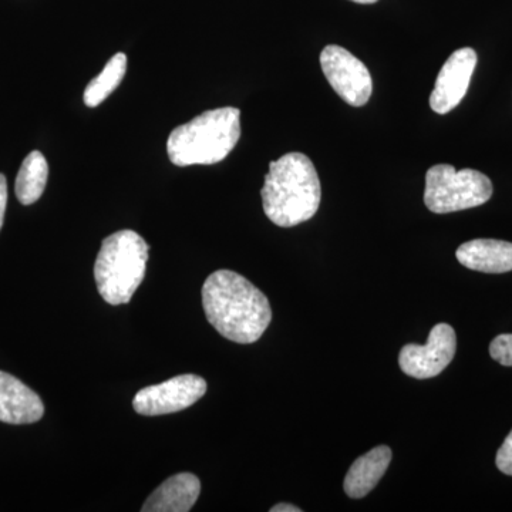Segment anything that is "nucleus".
Wrapping results in <instances>:
<instances>
[{"mask_svg":"<svg viewBox=\"0 0 512 512\" xmlns=\"http://www.w3.org/2000/svg\"><path fill=\"white\" fill-rule=\"evenodd\" d=\"M202 308L218 333L241 345L261 339L272 320L265 293L228 269L208 276L202 286Z\"/></svg>","mask_w":512,"mask_h":512,"instance_id":"nucleus-1","label":"nucleus"},{"mask_svg":"<svg viewBox=\"0 0 512 512\" xmlns=\"http://www.w3.org/2000/svg\"><path fill=\"white\" fill-rule=\"evenodd\" d=\"M266 217L275 225L291 228L315 217L322 188L311 158L289 153L269 164L261 191Z\"/></svg>","mask_w":512,"mask_h":512,"instance_id":"nucleus-2","label":"nucleus"},{"mask_svg":"<svg viewBox=\"0 0 512 512\" xmlns=\"http://www.w3.org/2000/svg\"><path fill=\"white\" fill-rule=\"evenodd\" d=\"M241 137V111L222 107L205 111L190 123L174 128L167 153L177 167L212 165L229 156Z\"/></svg>","mask_w":512,"mask_h":512,"instance_id":"nucleus-3","label":"nucleus"},{"mask_svg":"<svg viewBox=\"0 0 512 512\" xmlns=\"http://www.w3.org/2000/svg\"><path fill=\"white\" fill-rule=\"evenodd\" d=\"M148 249L144 238L131 229L104 239L94 264V279L104 301L114 306L131 301L146 276Z\"/></svg>","mask_w":512,"mask_h":512,"instance_id":"nucleus-4","label":"nucleus"},{"mask_svg":"<svg viewBox=\"0 0 512 512\" xmlns=\"http://www.w3.org/2000/svg\"><path fill=\"white\" fill-rule=\"evenodd\" d=\"M493 197V183L480 171L433 165L426 174L424 204L434 214H450L480 207Z\"/></svg>","mask_w":512,"mask_h":512,"instance_id":"nucleus-5","label":"nucleus"},{"mask_svg":"<svg viewBox=\"0 0 512 512\" xmlns=\"http://www.w3.org/2000/svg\"><path fill=\"white\" fill-rule=\"evenodd\" d=\"M322 72L340 99L353 107L365 106L373 93L372 76L362 60L348 50L329 45L320 55Z\"/></svg>","mask_w":512,"mask_h":512,"instance_id":"nucleus-6","label":"nucleus"},{"mask_svg":"<svg viewBox=\"0 0 512 512\" xmlns=\"http://www.w3.org/2000/svg\"><path fill=\"white\" fill-rule=\"evenodd\" d=\"M207 382L197 375H180L154 386L144 387L133 400L141 416H163L181 412L204 397Z\"/></svg>","mask_w":512,"mask_h":512,"instance_id":"nucleus-7","label":"nucleus"},{"mask_svg":"<svg viewBox=\"0 0 512 512\" xmlns=\"http://www.w3.org/2000/svg\"><path fill=\"white\" fill-rule=\"evenodd\" d=\"M456 330L447 323L431 329L426 345L404 346L399 355V365L407 376L426 380L439 376L456 356Z\"/></svg>","mask_w":512,"mask_h":512,"instance_id":"nucleus-8","label":"nucleus"},{"mask_svg":"<svg viewBox=\"0 0 512 512\" xmlns=\"http://www.w3.org/2000/svg\"><path fill=\"white\" fill-rule=\"evenodd\" d=\"M476 66L477 53L471 47L458 49L448 57L431 92L430 107L434 113L447 114L456 109L466 96Z\"/></svg>","mask_w":512,"mask_h":512,"instance_id":"nucleus-9","label":"nucleus"},{"mask_svg":"<svg viewBox=\"0 0 512 512\" xmlns=\"http://www.w3.org/2000/svg\"><path fill=\"white\" fill-rule=\"evenodd\" d=\"M45 404L25 383L9 373L0 372V421L8 424H32L42 419Z\"/></svg>","mask_w":512,"mask_h":512,"instance_id":"nucleus-10","label":"nucleus"},{"mask_svg":"<svg viewBox=\"0 0 512 512\" xmlns=\"http://www.w3.org/2000/svg\"><path fill=\"white\" fill-rule=\"evenodd\" d=\"M458 262L471 271L505 274L512 271V244L498 239H473L457 249Z\"/></svg>","mask_w":512,"mask_h":512,"instance_id":"nucleus-11","label":"nucleus"},{"mask_svg":"<svg viewBox=\"0 0 512 512\" xmlns=\"http://www.w3.org/2000/svg\"><path fill=\"white\" fill-rule=\"evenodd\" d=\"M201 493L200 478L191 473H180L165 480L147 498L143 512H188Z\"/></svg>","mask_w":512,"mask_h":512,"instance_id":"nucleus-12","label":"nucleus"},{"mask_svg":"<svg viewBox=\"0 0 512 512\" xmlns=\"http://www.w3.org/2000/svg\"><path fill=\"white\" fill-rule=\"evenodd\" d=\"M392 461V450L379 446L370 450L365 456L357 458L345 477V493L350 498L366 497L382 480Z\"/></svg>","mask_w":512,"mask_h":512,"instance_id":"nucleus-13","label":"nucleus"},{"mask_svg":"<svg viewBox=\"0 0 512 512\" xmlns=\"http://www.w3.org/2000/svg\"><path fill=\"white\" fill-rule=\"evenodd\" d=\"M49 165L40 151H32L20 167L16 178V197L22 205L35 204L45 192Z\"/></svg>","mask_w":512,"mask_h":512,"instance_id":"nucleus-14","label":"nucleus"},{"mask_svg":"<svg viewBox=\"0 0 512 512\" xmlns=\"http://www.w3.org/2000/svg\"><path fill=\"white\" fill-rule=\"evenodd\" d=\"M126 70L127 56L124 53H117V55L111 57L104 66L103 72L87 84L83 96L84 104L87 107L100 106L123 82Z\"/></svg>","mask_w":512,"mask_h":512,"instance_id":"nucleus-15","label":"nucleus"},{"mask_svg":"<svg viewBox=\"0 0 512 512\" xmlns=\"http://www.w3.org/2000/svg\"><path fill=\"white\" fill-rule=\"evenodd\" d=\"M490 355L500 365L512 367V335L497 336L491 342Z\"/></svg>","mask_w":512,"mask_h":512,"instance_id":"nucleus-16","label":"nucleus"},{"mask_svg":"<svg viewBox=\"0 0 512 512\" xmlns=\"http://www.w3.org/2000/svg\"><path fill=\"white\" fill-rule=\"evenodd\" d=\"M495 463H497L498 470L501 473L512 476V430L505 439L503 446L498 450Z\"/></svg>","mask_w":512,"mask_h":512,"instance_id":"nucleus-17","label":"nucleus"},{"mask_svg":"<svg viewBox=\"0 0 512 512\" xmlns=\"http://www.w3.org/2000/svg\"><path fill=\"white\" fill-rule=\"evenodd\" d=\"M6 205H8V183L5 175L0 174V229L5 221Z\"/></svg>","mask_w":512,"mask_h":512,"instance_id":"nucleus-18","label":"nucleus"},{"mask_svg":"<svg viewBox=\"0 0 512 512\" xmlns=\"http://www.w3.org/2000/svg\"><path fill=\"white\" fill-rule=\"evenodd\" d=\"M301 508L292 504H276L271 508V512H301Z\"/></svg>","mask_w":512,"mask_h":512,"instance_id":"nucleus-19","label":"nucleus"},{"mask_svg":"<svg viewBox=\"0 0 512 512\" xmlns=\"http://www.w3.org/2000/svg\"><path fill=\"white\" fill-rule=\"evenodd\" d=\"M352 2L360 3V5H373V3L379 2V0H352Z\"/></svg>","mask_w":512,"mask_h":512,"instance_id":"nucleus-20","label":"nucleus"}]
</instances>
